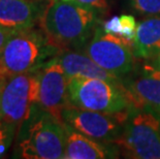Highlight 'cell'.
Here are the masks:
<instances>
[{
	"instance_id": "1",
	"label": "cell",
	"mask_w": 160,
	"mask_h": 159,
	"mask_svg": "<svg viewBox=\"0 0 160 159\" xmlns=\"http://www.w3.org/2000/svg\"><path fill=\"white\" fill-rule=\"evenodd\" d=\"M39 23L48 42L60 51L82 47L97 28L96 12L64 0H50Z\"/></svg>"
},
{
	"instance_id": "2",
	"label": "cell",
	"mask_w": 160,
	"mask_h": 159,
	"mask_svg": "<svg viewBox=\"0 0 160 159\" xmlns=\"http://www.w3.org/2000/svg\"><path fill=\"white\" fill-rule=\"evenodd\" d=\"M114 144L125 157L160 159V114L150 107H132Z\"/></svg>"
},
{
	"instance_id": "3",
	"label": "cell",
	"mask_w": 160,
	"mask_h": 159,
	"mask_svg": "<svg viewBox=\"0 0 160 159\" xmlns=\"http://www.w3.org/2000/svg\"><path fill=\"white\" fill-rule=\"evenodd\" d=\"M68 95L71 106L84 110L116 114L132 107L123 82L72 77L68 79Z\"/></svg>"
},
{
	"instance_id": "4",
	"label": "cell",
	"mask_w": 160,
	"mask_h": 159,
	"mask_svg": "<svg viewBox=\"0 0 160 159\" xmlns=\"http://www.w3.org/2000/svg\"><path fill=\"white\" fill-rule=\"evenodd\" d=\"M54 50L45 34L37 30L30 28L13 33L0 50V79L38 69Z\"/></svg>"
},
{
	"instance_id": "5",
	"label": "cell",
	"mask_w": 160,
	"mask_h": 159,
	"mask_svg": "<svg viewBox=\"0 0 160 159\" xmlns=\"http://www.w3.org/2000/svg\"><path fill=\"white\" fill-rule=\"evenodd\" d=\"M38 95L39 69L6 79L0 90V122L9 126L23 124L38 103Z\"/></svg>"
},
{
	"instance_id": "6",
	"label": "cell",
	"mask_w": 160,
	"mask_h": 159,
	"mask_svg": "<svg viewBox=\"0 0 160 159\" xmlns=\"http://www.w3.org/2000/svg\"><path fill=\"white\" fill-rule=\"evenodd\" d=\"M64 122L43 111L30 125L26 137L20 144L21 156L27 159H59L65 151Z\"/></svg>"
},
{
	"instance_id": "7",
	"label": "cell",
	"mask_w": 160,
	"mask_h": 159,
	"mask_svg": "<svg viewBox=\"0 0 160 159\" xmlns=\"http://www.w3.org/2000/svg\"><path fill=\"white\" fill-rule=\"evenodd\" d=\"M133 42L122 36L95 29L83 52L105 70L122 77L133 68Z\"/></svg>"
},
{
	"instance_id": "8",
	"label": "cell",
	"mask_w": 160,
	"mask_h": 159,
	"mask_svg": "<svg viewBox=\"0 0 160 159\" xmlns=\"http://www.w3.org/2000/svg\"><path fill=\"white\" fill-rule=\"evenodd\" d=\"M131 109L108 114L80 109L70 104L64 109L62 118L64 123L93 140L114 143L121 134Z\"/></svg>"
},
{
	"instance_id": "9",
	"label": "cell",
	"mask_w": 160,
	"mask_h": 159,
	"mask_svg": "<svg viewBox=\"0 0 160 159\" xmlns=\"http://www.w3.org/2000/svg\"><path fill=\"white\" fill-rule=\"evenodd\" d=\"M37 104L42 111L63 122V111L70 106L68 79L57 57L39 69V95Z\"/></svg>"
},
{
	"instance_id": "10",
	"label": "cell",
	"mask_w": 160,
	"mask_h": 159,
	"mask_svg": "<svg viewBox=\"0 0 160 159\" xmlns=\"http://www.w3.org/2000/svg\"><path fill=\"white\" fill-rule=\"evenodd\" d=\"M128 98L132 107H152L160 110V70L154 66L127 85Z\"/></svg>"
},
{
	"instance_id": "11",
	"label": "cell",
	"mask_w": 160,
	"mask_h": 159,
	"mask_svg": "<svg viewBox=\"0 0 160 159\" xmlns=\"http://www.w3.org/2000/svg\"><path fill=\"white\" fill-rule=\"evenodd\" d=\"M57 59L62 65L67 79L72 77H84L101 79L115 83L122 82L121 77L102 68L85 53L72 52L67 50L60 54Z\"/></svg>"
},
{
	"instance_id": "12",
	"label": "cell",
	"mask_w": 160,
	"mask_h": 159,
	"mask_svg": "<svg viewBox=\"0 0 160 159\" xmlns=\"http://www.w3.org/2000/svg\"><path fill=\"white\" fill-rule=\"evenodd\" d=\"M36 9L29 0H0V28L12 32L34 26Z\"/></svg>"
},
{
	"instance_id": "13",
	"label": "cell",
	"mask_w": 160,
	"mask_h": 159,
	"mask_svg": "<svg viewBox=\"0 0 160 159\" xmlns=\"http://www.w3.org/2000/svg\"><path fill=\"white\" fill-rule=\"evenodd\" d=\"M66 132L65 151L66 159H104L114 157L112 151L87 135L83 134L64 123Z\"/></svg>"
},
{
	"instance_id": "14",
	"label": "cell",
	"mask_w": 160,
	"mask_h": 159,
	"mask_svg": "<svg viewBox=\"0 0 160 159\" xmlns=\"http://www.w3.org/2000/svg\"><path fill=\"white\" fill-rule=\"evenodd\" d=\"M133 53L142 59H154L160 53V16H152L138 24Z\"/></svg>"
},
{
	"instance_id": "15",
	"label": "cell",
	"mask_w": 160,
	"mask_h": 159,
	"mask_svg": "<svg viewBox=\"0 0 160 159\" xmlns=\"http://www.w3.org/2000/svg\"><path fill=\"white\" fill-rule=\"evenodd\" d=\"M134 11L145 16L160 15V0H131Z\"/></svg>"
},
{
	"instance_id": "16",
	"label": "cell",
	"mask_w": 160,
	"mask_h": 159,
	"mask_svg": "<svg viewBox=\"0 0 160 159\" xmlns=\"http://www.w3.org/2000/svg\"><path fill=\"white\" fill-rule=\"evenodd\" d=\"M120 22H121L120 36L133 42L135 32H137V28H138L135 18L130 15H122L120 16Z\"/></svg>"
},
{
	"instance_id": "17",
	"label": "cell",
	"mask_w": 160,
	"mask_h": 159,
	"mask_svg": "<svg viewBox=\"0 0 160 159\" xmlns=\"http://www.w3.org/2000/svg\"><path fill=\"white\" fill-rule=\"evenodd\" d=\"M64 1L73 2L78 5L83 6V7L91 9L95 12H102L108 8V0H64Z\"/></svg>"
},
{
	"instance_id": "18",
	"label": "cell",
	"mask_w": 160,
	"mask_h": 159,
	"mask_svg": "<svg viewBox=\"0 0 160 159\" xmlns=\"http://www.w3.org/2000/svg\"><path fill=\"white\" fill-rule=\"evenodd\" d=\"M102 29L107 33H113V34L120 36L121 32V22L120 17H113L108 21H107L102 26Z\"/></svg>"
},
{
	"instance_id": "19",
	"label": "cell",
	"mask_w": 160,
	"mask_h": 159,
	"mask_svg": "<svg viewBox=\"0 0 160 159\" xmlns=\"http://www.w3.org/2000/svg\"><path fill=\"white\" fill-rule=\"evenodd\" d=\"M9 127H11L9 125L0 122V145L4 143V142H9V135H8Z\"/></svg>"
},
{
	"instance_id": "20",
	"label": "cell",
	"mask_w": 160,
	"mask_h": 159,
	"mask_svg": "<svg viewBox=\"0 0 160 159\" xmlns=\"http://www.w3.org/2000/svg\"><path fill=\"white\" fill-rule=\"evenodd\" d=\"M13 33H16V32H12V31H8V30H5L3 28H0V50L4 47L6 42L9 39V37H11Z\"/></svg>"
},
{
	"instance_id": "21",
	"label": "cell",
	"mask_w": 160,
	"mask_h": 159,
	"mask_svg": "<svg viewBox=\"0 0 160 159\" xmlns=\"http://www.w3.org/2000/svg\"><path fill=\"white\" fill-rule=\"evenodd\" d=\"M153 66H154L156 69L160 70V53L157 55V57H155V58H154V63H153Z\"/></svg>"
},
{
	"instance_id": "22",
	"label": "cell",
	"mask_w": 160,
	"mask_h": 159,
	"mask_svg": "<svg viewBox=\"0 0 160 159\" xmlns=\"http://www.w3.org/2000/svg\"><path fill=\"white\" fill-rule=\"evenodd\" d=\"M4 81L5 80H3V79H0V88L2 87V85H3V83H4Z\"/></svg>"
},
{
	"instance_id": "23",
	"label": "cell",
	"mask_w": 160,
	"mask_h": 159,
	"mask_svg": "<svg viewBox=\"0 0 160 159\" xmlns=\"http://www.w3.org/2000/svg\"><path fill=\"white\" fill-rule=\"evenodd\" d=\"M1 88H2V87H1ZM1 88H0V90H1Z\"/></svg>"
}]
</instances>
